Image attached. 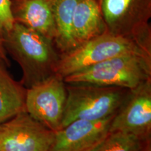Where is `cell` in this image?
Segmentation results:
<instances>
[{
	"label": "cell",
	"mask_w": 151,
	"mask_h": 151,
	"mask_svg": "<svg viewBox=\"0 0 151 151\" xmlns=\"http://www.w3.org/2000/svg\"><path fill=\"white\" fill-rule=\"evenodd\" d=\"M73 32L77 46L106 32L97 0H78L73 12Z\"/></svg>",
	"instance_id": "8fae6325"
},
{
	"label": "cell",
	"mask_w": 151,
	"mask_h": 151,
	"mask_svg": "<svg viewBox=\"0 0 151 151\" xmlns=\"http://www.w3.org/2000/svg\"><path fill=\"white\" fill-rule=\"evenodd\" d=\"M64 79L53 74L27 88L26 112L47 128L56 132L61 128L67 101Z\"/></svg>",
	"instance_id": "8992f818"
},
{
	"label": "cell",
	"mask_w": 151,
	"mask_h": 151,
	"mask_svg": "<svg viewBox=\"0 0 151 151\" xmlns=\"http://www.w3.org/2000/svg\"><path fill=\"white\" fill-rule=\"evenodd\" d=\"M145 142L127 134L110 132L101 142L90 151H141Z\"/></svg>",
	"instance_id": "5bb4252c"
},
{
	"label": "cell",
	"mask_w": 151,
	"mask_h": 151,
	"mask_svg": "<svg viewBox=\"0 0 151 151\" xmlns=\"http://www.w3.org/2000/svg\"><path fill=\"white\" fill-rule=\"evenodd\" d=\"M14 22L11 0H0V35L10 30Z\"/></svg>",
	"instance_id": "9a60e30c"
},
{
	"label": "cell",
	"mask_w": 151,
	"mask_h": 151,
	"mask_svg": "<svg viewBox=\"0 0 151 151\" xmlns=\"http://www.w3.org/2000/svg\"><path fill=\"white\" fill-rule=\"evenodd\" d=\"M54 136L24 111L0 124V151H50Z\"/></svg>",
	"instance_id": "ba28073f"
},
{
	"label": "cell",
	"mask_w": 151,
	"mask_h": 151,
	"mask_svg": "<svg viewBox=\"0 0 151 151\" xmlns=\"http://www.w3.org/2000/svg\"><path fill=\"white\" fill-rule=\"evenodd\" d=\"M141 151H151V139L148 140L144 143Z\"/></svg>",
	"instance_id": "e0dca14e"
},
{
	"label": "cell",
	"mask_w": 151,
	"mask_h": 151,
	"mask_svg": "<svg viewBox=\"0 0 151 151\" xmlns=\"http://www.w3.org/2000/svg\"><path fill=\"white\" fill-rule=\"evenodd\" d=\"M0 67V124L26 111L27 88Z\"/></svg>",
	"instance_id": "7c38bea8"
},
{
	"label": "cell",
	"mask_w": 151,
	"mask_h": 151,
	"mask_svg": "<svg viewBox=\"0 0 151 151\" xmlns=\"http://www.w3.org/2000/svg\"><path fill=\"white\" fill-rule=\"evenodd\" d=\"M132 53L151 56V52L134 39L106 32L81 43L69 51L60 54L55 74L64 78L114 57Z\"/></svg>",
	"instance_id": "277c9868"
},
{
	"label": "cell",
	"mask_w": 151,
	"mask_h": 151,
	"mask_svg": "<svg viewBox=\"0 0 151 151\" xmlns=\"http://www.w3.org/2000/svg\"><path fill=\"white\" fill-rule=\"evenodd\" d=\"M110 132L127 134L142 141L151 139V79L128 90L111 120Z\"/></svg>",
	"instance_id": "52a82bcc"
},
{
	"label": "cell",
	"mask_w": 151,
	"mask_h": 151,
	"mask_svg": "<svg viewBox=\"0 0 151 151\" xmlns=\"http://www.w3.org/2000/svg\"><path fill=\"white\" fill-rule=\"evenodd\" d=\"M78 0H53L56 36L54 44L60 54L77 46L73 32V17Z\"/></svg>",
	"instance_id": "4fadbf2b"
},
{
	"label": "cell",
	"mask_w": 151,
	"mask_h": 151,
	"mask_svg": "<svg viewBox=\"0 0 151 151\" xmlns=\"http://www.w3.org/2000/svg\"><path fill=\"white\" fill-rule=\"evenodd\" d=\"M2 37L6 51L21 68L26 88L55 74L60 52L53 41L16 22Z\"/></svg>",
	"instance_id": "6da1fadb"
},
{
	"label": "cell",
	"mask_w": 151,
	"mask_h": 151,
	"mask_svg": "<svg viewBox=\"0 0 151 151\" xmlns=\"http://www.w3.org/2000/svg\"><path fill=\"white\" fill-rule=\"evenodd\" d=\"M15 22L54 42L56 36L53 0H11Z\"/></svg>",
	"instance_id": "30bf717a"
},
{
	"label": "cell",
	"mask_w": 151,
	"mask_h": 151,
	"mask_svg": "<svg viewBox=\"0 0 151 151\" xmlns=\"http://www.w3.org/2000/svg\"><path fill=\"white\" fill-rule=\"evenodd\" d=\"M66 83H89L134 89L151 79V56L125 54L114 57L64 78Z\"/></svg>",
	"instance_id": "7a4b0ae2"
},
{
	"label": "cell",
	"mask_w": 151,
	"mask_h": 151,
	"mask_svg": "<svg viewBox=\"0 0 151 151\" xmlns=\"http://www.w3.org/2000/svg\"><path fill=\"white\" fill-rule=\"evenodd\" d=\"M114 115L98 120H76L55 132L50 151H90L110 132Z\"/></svg>",
	"instance_id": "9c48e42d"
},
{
	"label": "cell",
	"mask_w": 151,
	"mask_h": 151,
	"mask_svg": "<svg viewBox=\"0 0 151 151\" xmlns=\"http://www.w3.org/2000/svg\"><path fill=\"white\" fill-rule=\"evenodd\" d=\"M107 32L130 38L151 52V0H97Z\"/></svg>",
	"instance_id": "5b68a950"
},
{
	"label": "cell",
	"mask_w": 151,
	"mask_h": 151,
	"mask_svg": "<svg viewBox=\"0 0 151 151\" xmlns=\"http://www.w3.org/2000/svg\"><path fill=\"white\" fill-rule=\"evenodd\" d=\"M6 52V51L4 45L3 37L0 35V67H8L10 65Z\"/></svg>",
	"instance_id": "2e32d148"
},
{
	"label": "cell",
	"mask_w": 151,
	"mask_h": 151,
	"mask_svg": "<svg viewBox=\"0 0 151 151\" xmlns=\"http://www.w3.org/2000/svg\"><path fill=\"white\" fill-rule=\"evenodd\" d=\"M66 88L61 128L76 120H98L113 116L129 90L89 83H66Z\"/></svg>",
	"instance_id": "3957f363"
}]
</instances>
